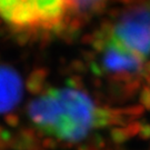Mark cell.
<instances>
[{
    "label": "cell",
    "instance_id": "obj_1",
    "mask_svg": "<svg viewBox=\"0 0 150 150\" xmlns=\"http://www.w3.org/2000/svg\"><path fill=\"white\" fill-rule=\"evenodd\" d=\"M27 113L38 131L70 145L86 140L95 129L115 120L110 109L98 106L87 92L72 87L48 89L28 105Z\"/></svg>",
    "mask_w": 150,
    "mask_h": 150
},
{
    "label": "cell",
    "instance_id": "obj_2",
    "mask_svg": "<svg viewBox=\"0 0 150 150\" xmlns=\"http://www.w3.org/2000/svg\"><path fill=\"white\" fill-rule=\"evenodd\" d=\"M69 15L67 0H0V17L20 30H51Z\"/></svg>",
    "mask_w": 150,
    "mask_h": 150
},
{
    "label": "cell",
    "instance_id": "obj_3",
    "mask_svg": "<svg viewBox=\"0 0 150 150\" xmlns=\"http://www.w3.org/2000/svg\"><path fill=\"white\" fill-rule=\"evenodd\" d=\"M106 30L122 46L147 59L150 56V1L126 7Z\"/></svg>",
    "mask_w": 150,
    "mask_h": 150
},
{
    "label": "cell",
    "instance_id": "obj_4",
    "mask_svg": "<svg viewBox=\"0 0 150 150\" xmlns=\"http://www.w3.org/2000/svg\"><path fill=\"white\" fill-rule=\"evenodd\" d=\"M93 47L99 54V72L117 80H131L144 74L147 59L118 42L106 28L95 38Z\"/></svg>",
    "mask_w": 150,
    "mask_h": 150
},
{
    "label": "cell",
    "instance_id": "obj_5",
    "mask_svg": "<svg viewBox=\"0 0 150 150\" xmlns=\"http://www.w3.org/2000/svg\"><path fill=\"white\" fill-rule=\"evenodd\" d=\"M22 97V82L15 69L0 66V113L12 110Z\"/></svg>",
    "mask_w": 150,
    "mask_h": 150
},
{
    "label": "cell",
    "instance_id": "obj_6",
    "mask_svg": "<svg viewBox=\"0 0 150 150\" xmlns=\"http://www.w3.org/2000/svg\"><path fill=\"white\" fill-rule=\"evenodd\" d=\"M42 134L37 129L30 127H22L13 134L10 141L12 150H45L40 137Z\"/></svg>",
    "mask_w": 150,
    "mask_h": 150
},
{
    "label": "cell",
    "instance_id": "obj_7",
    "mask_svg": "<svg viewBox=\"0 0 150 150\" xmlns=\"http://www.w3.org/2000/svg\"><path fill=\"white\" fill-rule=\"evenodd\" d=\"M69 7V13L78 16H87L95 13L101 9L107 0H67Z\"/></svg>",
    "mask_w": 150,
    "mask_h": 150
},
{
    "label": "cell",
    "instance_id": "obj_8",
    "mask_svg": "<svg viewBox=\"0 0 150 150\" xmlns=\"http://www.w3.org/2000/svg\"><path fill=\"white\" fill-rule=\"evenodd\" d=\"M48 71L45 68H37L28 77L27 88L32 95H43L48 89H46V78Z\"/></svg>",
    "mask_w": 150,
    "mask_h": 150
},
{
    "label": "cell",
    "instance_id": "obj_9",
    "mask_svg": "<svg viewBox=\"0 0 150 150\" xmlns=\"http://www.w3.org/2000/svg\"><path fill=\"white\" fill-rule=\"evenodd\" d=\"M59 144V140L54 139V137H47L41 141V145H42L43 149L45 150H54L58 147Z\"/></svg>",
    "mask_w": 150,
    "mask_h": 150
},
{
    "label": "cell",
    "instance_id": "obj_10",
    "mask_svg": "<svg viewBox=\"0 0 150 150\" xmlns=\"http://www.w3.org/2000/svg\"><path fill=\"white\" fill-rule=\"evenodd\" d=\"M5 122L7 123L8 126L16 128V127L19 126L20 119H19V117L17 116L16 113H8V115L5 117Z\"/></svg>",
    "mask_w": 150,
    "mask_h": 150
}]
</instances>
